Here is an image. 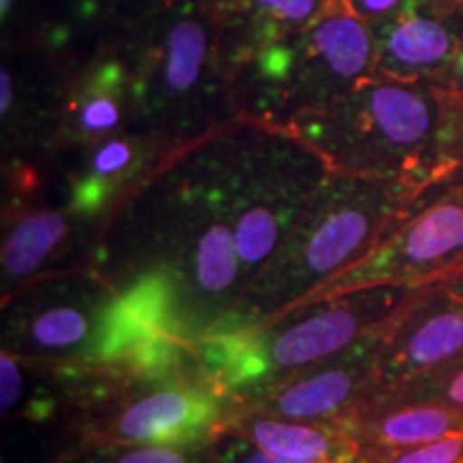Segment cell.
Returning a JSON list of instances; mask_svg holds the SVG:
<instances>
[{
	"label": "cell",
	"mask_w": 463,
	"mask_h": 463,
	"mask_svg": "<svg viewBox=\"0 0 463 463\" xmlns=\"http://www.w3.org/2000/svg\"><path fill=\"white\" fill-rule=\"evenodd\" d=\"M361 433L375 455L420 447L463 431V414L438 403H397L367 408Z\"/></svg>",
	"instance_id": "cell-9"
},
{
	"label": "cell",
	"mask_w": 463,
	"mask_h": 463,
	"mask_svg": "<svg viewBox=\"0 0 463 463\" xmlns=\"http://www.w3.org/2000/svg\"><path fill=\"white\" fill-rule=\"evenodd\" d=\"M375 75L439 86L463 43L457 0H405L373 26Z\"/></svg>",
	"instance_id": "cell-4"
},
{
	"label": "cell",
	"mask_w": 463,
	"mask_h": 463,
	"mask_svg": "<svg viewBox=\"0 0 463 463\" xmlns=\"http://www.w3.org/2000/svg\"><path fill=\"white\" fill-rule=\"evenodd\" d=\"M405 0H347V7L364 22H378L391 17L395 11L402 9Z\"/></svg>",
	"instance_id": "cell-23"
},
{
	"label": "cell",
	"mask_w": 463,
	"mask_h": 463,
	"mask_svg": "<svg viewBox=\"0 0 463 463\" xmlns=\"http://www.w3.org/2000/svg\"><path fill=\"white\" fill-rule=\"evenodd\" d=\"M457 5H459V9H461V14H463V0H457Z\"/></svg>",
	"instance_id": "cell-28"
},
{
	"label": "cell",
	"mask_w": 463,
	"mask_h": 463,
	"mask_svg": "<svg viewBox=\"0 0 463 463\" xmlns=\"http://www.w3.org/2000/svg\"><path fill=\"white\" fill-rule=\"evenodd\" d=\"M453 157H455V161H457V165H459V170H463V120H461L459 131H457V137H455Z\"/></svg>",
	"instance_id": "cell-26"
},
{
	"label": "cell",
	"mask_w": 463,
	"mask_h": 463,
	"mask_svg": "<svg viewBox=\"0 0 463 463\" xmlns=\"http://www.w3.org/2000/svg\"><path fill=\"white\" fill-rule=\"evenodd\" d=\"M217 412L215 397L208 392L170 386L125 405L103 433L118 444L181 447L213 427Z\"/></svg>",
	"instance_id": "cell-6"
},
{
	"label": "cell",
	"mask_w": 463,
	"mask_h": 463,
	"mask_svg": "<svg viewBox=\"0 0 463 463\" xmlns=\"http://www.w3.org/2000/svg\"><path fill=\"white\" fill-rule=\"evenodd\" d=\"M414 286L375 283L344 289L316 309L289 314L260 331L225 335L219 367L228 382L260 380L341 356L352 344L389 324Z\"/></svg>",
	"instance_id": "cell-1"
},
{
	"label": "cell",
	"mask_w": 463,
	"mask_h": 463,
	"mask_svg": "<svg viewBox=\"0 0 463 463\" xmlns=\"http://www.w3.org/2000/svg\"><path fill=\"white\" fill-rule=\"evenodd\" d=\"M0 90H3V95H0V112H3V116H7L11 95H14V84H11V75L7 69H3V73H0Z\"/></svg>",
	"instance_id": "cell-25"
},
{
	"label": "cell",
	"mask_w": 463,
	"mask_h": 463,
	"mask_svg": "<svg viewBox=\"0 0 463 463\" xmlns=\"http://www.w3.org/2000/svg\"><path fill=\"white\" fill-rule=\"evenodd\" d=\"M234 436L239 439V447L225 449L222 455V463H297V461H288V459H281V457L266 453V450L256 447L253 442L241 438L239 433H234Z\"/></svg>",
	"instance_id": "cell-22"
},
{
	"label": "cell",
	"mask_w": 463,
	"mask_h": 463,
	"mask_svg": "<svg viewBox=\"0 0 463 463\" xmlns=\"http://www.w3.org/2000/svg\"><path fill=\"white\" fill-rule=\"evenodd\" d=\"M260 11L281 24L314 22L317 0H256Z\"/></svg>",
	"instance_id": "cell-20"
},
{
	"label": "cell",
	"mask_w": 463,
	"mask_h": 463,
	"mask_svg": "<svg viewBox=\"0 0 463 463\" xmlns=\"http://www.w3.org/2000/svg\"><path fill=\"white\" fill-rule=\"evenodd\" d=\"M67 219L54 211L31 213L11 228L3 245V270L11 279L33 275L65 241Z\"/></svg>",
	"instance_id": "cell-12"
},
{
	"label": "cell",
	"mask_w": 463,
	"mask_h": 463,
	"mask_svg": "<svg viewBox=\"0 0 463 463\" xmlns=\"http://www.w3.org/2000/svg\"><path fill=\"white\" fill-rule=\"evenodd\" d=\"M234 433L266 453L297 463H335V459L344 461L352 455V444L344 436L298 420L249 416L239 420Z\"/></svg>",
	"instance_id": "cell-10"
},
{
	"label": "cell",
	"mask_w": 463,
	"mask_h": 463,
	"mask_svg": "<svg viewBox=\"0 0 463 463\" xmlns=\"http://www.w3.org/2000/svg\"><path fill=\"white\" fill-rule=\"evenodd\" d=\"M22 392H24V375L17 367L15 358L3 352V358H0V408L5 414L15 408V403L22 399Z\"/></svg>",
	"instance_id": "cell-21"
},
{
	"label": "cell",
	"mask_w": 463,
	"mask_h": 463,
	"mask_svg": "<svg viewBox=\"0 0 463 463\" xmlns=\"http://www.w3.org/2000/svg\"><path fill=\"white\" fill-rule=\"evenodd\" d=\"M125 78L118 67H103L82 86L71 103V123L78 137H103L123 120Z\"/></svg>",
	"instance_id": "cell-13"
},
{
	"label": "cell",
	"mask_w": 463,
	"mask_h": 463,
	"mask_svg": "<svg viewBox=\"0 0 463 463\" xmlns=\"http://www.w3.org/2000/svg\"><path fill=\"white\" fill-rule=\"evenodd\" d=\"M369 463H463V431L420 447L375 455Z\"/></svg>",
	"instance_id": "cell-18"
},
{
	"label": "cell",
	"mask_w": 463,
	"mask_h": 463,
	"mask_svg": "<svg viewBox=\"0 0 463 463\" xmlns=\"http://www.w3.org/2000/svg\"><path fill=\"white\" fill-rule=\"evenodd\" d=\"M281 228V215L266 200L251 202L236 217L234 239L242 273L249 275L273 256L275 249L279 247Z\"/></svg>",
	"instance_id": "cell-17"
},
{
	"label": "cell",
	"mask_w": 463,
	"mask_h": 463,
	"mask_svg": "<svg viewBox=\"0 0 463 463\" xmlns=\"http://www.w3.org/2000/svg\"><path fill=\"white\" fill-rule=\"evenodd\" d=\"M208 54V33L198 20H181L170 28L165 42L161 86L172 95H183L200 80Z\"/></svg>",
	"instance_id": "cell-14"
},
{
	"label": "cell",
	"mask_w": 463,
	"mask_h": 463,
	"mask_svg": "<svg viewBox=\"0 0 463 463\" xmlns=\"http://www.w3.org/2000/svg\"><path fill=\"white\" fill-rule=\"evenodd\" d=\"M439 89L447 92L450 101L455 103V108L463 114V43L459 52H457V58L453 61V65H450L447 78L439 84Z\"/></svg>",
	"instance_id": "cell-24"
},
{
	"label": "cell",
	"mask_w": 463,
	"mask_h": 463,
	"mask_svg": "<svg viewBox=\"0 0 463 463\" xmlns=\"http://www.w3.org/2000/svg\"><path fill=\"white\" fill-rule=\"evenodd\" d=\"M97 463H200L191 450L159 447V444H129L127 449L116 447Z\"/></svg>",
	"instance_id": "cell-19"
},
{
	"label": "cell",
	"mask_w": 463,
	"mask_h": 463,
	"mask_svg": "<svg viewBox=\"0 0 463 463\" xmlns=\"http://www.w3.org/2000/svg\"><path fill=\"white\" fill-rule=\"evenodd\" d=\"M9 7H11V0H3V14H7Z\"/></svg>",
	"instance_id": "cell-27"
},
{
	"label": "cell",
	"mask_w": 463,
	"mask_h": 463,
	"mask_svg": "<svg viewBox=\"0 0 463 463\" xmlns=\"http://www.w3.org/2000/svg\"><path fill=\"white\" fill-rule=\"evenodd\" d=\"M108 305L50 303L34 309L26 320L14 326L15 345H24V352L34 356H69L78 350L106 356L109 333Z\"/></svg>",
	"instance_id": "cell-7"
},
{
	"label": "cell",
	"mask_w": 463,
	"mask_h": 463,
	"mask_svg": "<svg viewBox=\"0 0 463 463\" xmlns=\"http://www.w3.org/2000/svg\"><path fill=\"white\" fill-rule=\"evenodd\" d=\"M438 403L463 414V354L430 373L375 395V405Z\"/></svg>",
	"instance_id": "cell-15"
},
{
	"label": "cell",
	"mask_w": 463,
	"mask_h": 463,
	"mask_svg": "<svg viewBox=\"0 0 463 463\" xmlns=\"http://www.w3.org/2000/svg\"><path fill=\"white\" fill-rule=\"evenodd\" d=\"M430 189L367 258L341 273V292L375 283L419 286L463 269V170L427 198Z\"/></svg>",
	"instance_id": "cell-2"
},
{
	"label": "cell",
	"mask_w": 463,
	"mask_h": 463,
	"mask_svg": "<svg viewBox=\"0 0 463 463\" xmlns=\"http://www.w3.org/2000/svg\"><path fill=\"white\" fill-rule=\"evenodd\" d=\"M463 354V269L419 283L386 326L373 395Z\"/></svg>",
	"instance_id": "cell-3"
},
{
	"label": "cell",
	"mask_w": 463,
	"mask_h": 463,
	"mask_svg": "<svg viewBox=\"0 0 463 463\" xmlns=\"http://www.w3.org/2000/svg\"><path fill=\"white\" fill-rule=\"evenodd\" d=\"M239 270L241 260L234 232L228 223L213 219L200 232L191 256V279L195 294L213 307L234 289Z\"/></svg>",
	"instance_id": "cell-11"
},
{
	"label": "cell",
	"mask_w": 463,
	"mask_h": 463,
	"mask_svg": "<svg viewBox=\"0 0 463 463\" xmlns=\"http://www.w3.org/2000/svg\"><path fill=\"white\" fill-rule=\"evenodd\" d=\"M305 50L314 71L331 82L356 89L375 78V37L350 7L317 15L309 26Z\"/></svg>",
	"instance_id": "cell-8"
},
{
	"label": "cell",
	"mask_w": 463,
	"mask_h": 463,
	"mask_svg": "<svg viewBox=\"0 0 463 463\" xmlns=\"http://www.w3.org/2000/svg\"><path fill=\"white\" fill-rule=\"evenodd\" d=\"M389 326V324H386ZM384 328L354 344L345 352L344 361L320 372L300 375L298 380L277 384L275 391L266 392L264 410L277 419L309 420L322 419L344 408L352 397L372 386L378 369V356Z\"/></svg>",
	"instance_id": "cell-5"
},
{
	"label": "cell",
	"mask_w": 463,
	"mask_h": 463,
	"mask_svg": "<svg viewBox=\"0 0 463 463\" xmlns=\"http://www.w3.org/2000/svg\"><path fill=\"white\" fill-rule=\"evenodd\" d=\"M137 165V148L127 140H109L95 150L89 174L75 189V204L80 208L101 206Z\"/></svg>",
	"instance_id": "cell-16"
}]
</instances>
